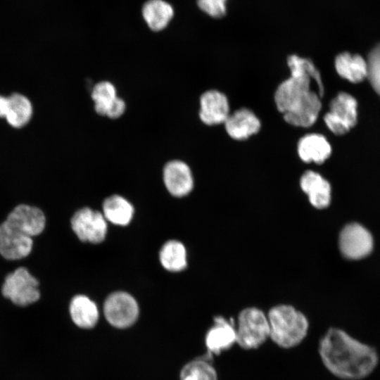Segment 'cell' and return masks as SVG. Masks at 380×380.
Masks as SVG:
<instances>
[{
	"label": "cell",
	"instance_id": "cell-1",
	"mask_svg": "<svg viewBox=\"0 0 380 380\" xmlns=\"http://www.w3.org/2000/svg\"><path fill=\"white\" fill-rule=\"evenodd\" d=\"M319 353L325 367L345 380H360L376 369L379 355L374 348L344 330L331 327L319 341Z\"/></svg>",
	"mask_w": 380,
	"mask_h": 380
},
{
	"label": "cell",
	"instance_id": "cell-2",
	"mask_svg": "<svg viewBox=\"0 0 380 380\" xmlns=\"http://www.w3.org/2000/svg\"><path fill=\"white\" fill-rule=\"evenodd\" d=\"M270 338L278 346L291 348L300 343L309 328L307 317L293 306L280 304L272 307L267 314Z\"/></svg>",
	"mask_w": 380,
	"mask_h": 380
},
{
	"label": "cell",
	"instance_id": "cell-3",
	"mask_svg": "<svg viewBox=\"0 0 380 380\" xmlns=\"http://www.w3.org/2000/svg\"><path fill=\"white\" fill-rule=\"evenodd\" d=\"M236 343L243 349L260 347L270 338L267 316L255 307L243 309L239 314L236 327Z\"/></svg>",
	"mask_w": 380,
	"mask_h": 380
},
{
	"label": "cell",
	"instance_id": "cell-4",
	"mask_svg": "<svg viewBox=\"0 0 380 380\" xmlns=\"http://www.w3.org/2000/svg\"><path fill=\"white\" fill-rule=\"evenodd\" d=\"M1 293L15 305L26 306L39 300V281L27 269L20 267L5 277Z\"/></svg>",
	"mask_w": 380,
	"mask_h": 380
},
{
	"label": "cell",
	"instance_id": "cell-5",
	"mask_svg": "<svg viewBox=\"0 0 380 380\" xmlns=\"http://www.w3.org/2000/svg\"><path fill=\"white\" fill-rule=\"evenodd\" d=\"M357 101L346 92L338 94L329 103V111L324 118L328 129L334 134L343 135L357 121Z\"/></svg>",
	"mask_w": 380,
	"mask_h": 380
},
{
	"label": "cell",
	"instance_id": "cell-6",
	"mask_svg": "<svg viewBox=\"0 0 380 380\" xmlns=\"http://www.w3.org/2000/svg\"><path fill=\"white\" fill-rule=\"evenodd\" d=\"M371 233L358 223L346 224L338 236V246L342 255L350 260H359L367 256L373 248Z\"/></svg>",
	"mask_w": 380,
	"mask_h": 380
},
{
	"label": "cell",
	"instance_id": "cell-7",
	"mask_svg": "<svg viewBox=\"0 0 380 380\" xmlns=\"http://www.w3.org/2000/svg\"><path fill=\"white\" fill-rule=\"evenodd\" d=\"M103 312L107 321L117 328H127L133 324L139 315V306L129 293L119 291L106 300Z\"/></svg>",
	"mask_w": 380,
	"mask_h": 380
},
{
	"label": "cell",
	"instance_id": "cell-8",
	"mask_svg": "<svg viewBox=\"0 0 380 380\" xmlns=\"http://www.w3.org/2000/svg\"><path fill=\"white\" fill-rule=\"evenodd\" d=\"M71 227L82 241L98 243L104 240L107 223L103 215L89 208L77 210L72 216Z\"/></svg>",
	"mask_w": 380,
	"mask_h": 380
},
{
	"label": "cell",
	"instance_id": "cell-9",
	"mask_svg": "<svg viewBox=\"0 0 380 380\" xmlns=\"http://www.w3.org/2000/svg\"><path fill=\"white\" fill-rule=\"evenodd\" d=\"M312 79L308 76L290 75L277 87L274 102L282 114L289 110L312 90Z\"/></svg>",
	"mask_w": 380,
	"mask_h": 380
},
{
	"label": "cell",
	"instance_id": "cell-10",
	"mask_svg": "<svg viewBox=\"0 0 380 380\" xmlns=\"http://www.w3.org/2000/svg\"><path fill=\"white\" fill-rule=\"evenodd\" d=\"M32 238L11 226L6 220L0 224V255L8 260L27 257L32 251Z\"/></svg>",
	"mask_w": 380,
	"mask_h": 380
},
{
	"label": "cell",
	"instance_id": "cell-11",
	"mask_svg": "<svg viewBox=\"0 0 380 380\" xmlns=\"http://www.w3.org/2000/svg\"><path fill=\"white\" fill-rule=\"evenodd\" d=\"M6 221L24 234L33 237L40 234L46 225V217L39 208L20 204L7 215Z\"/></svg>",
	"mask_w": 380,
	"mask_h": 380
},
{
	"label": "cell",
	"instance_id": "cell-12",
	"mask_svg": "<svg viewBox=\"0 0 380 380\" xmlns=\"http://www.w3.org/2000/svg\"><path fill=\"white\" fill-rule=\"evenodd\" d=\"M321 108V96L317 91L312 89L282 115L288 124L294 127L308 128L316 122Z\"/></svg>",
	"mask_w": 380,
	"mask_h": 380
},
{
	"label": "cell",
	"instance_id": "cell-13",
	"mask_svg": "<svg viewBox=\"0 0 380 380\" xmlns=\"http://www.w3.org/2000/svg\"><path fill=\"white\" fill-rule=\"evenodd\" d=\"M230 113L229 103L224 93L210 89L201 96L198 115L205 125L224 124Z\"/></svg>",
	"mask_w": 380,
	"mask_h": 380
},
{
	"label": "cell",
	"instance_id": "cell-14",
	"mask_svg": "<svg viewBox=\"0 0 380 380\" xmlns=\"http://www.w3.org/2000/svg\"><path fill=\"white\" fill-rule=\"evenodd\" d=\"M91 99L95 111L111 119L120 117L125 110V103L117 96L115 86L108 81L98 82L92 89Z\"/></svg>",
	"mask_w": 380,
	"mask_h": 380
},
{
	"label": "cell",
	"instance_id": "cell-15",
	"mask_svg": "<svg viewBox=\"0 0 380 380\" xmlns=\"http://www.w3.org/2000/svg\"><path fill=\"white\" fill-rule=\"evenodd\" d=\"M163 180L168 191L182 197L189 194L194 187V179L189 165L179 160L169 161L163 169Z\"/></svg>",
	"mask_w": 380,
	"mask_h": 380
},
{
	"label": "cell",
	"instance_id": "cell-16",
	"mask_svg": "<svg viewBox=\"0 0 380 380\" xmlns=\"http://www.w3.org/2000/svg\"><path fill=\"white\" fill-rule=\"evenodd\" d=\"M224 125L231 138L243 141L260 131L261 122L253 111L247 108H241L230 113Z\"/></svg>",
	"mask_w": 380,
	"mask_h": 380
},
{
	"label": "cell",
	"instance_id": "cell-17",
	"mask_svg": "<svg viewBox=\"0 0 380 380\" xmlns=\"http://www.w3.org/2000/svg\"><path fill=\"white\" fill-rule=\"evenodd\" d=\"M205 343L208 353L211 355H219L229 349L236 343L234 323L221 316L215 317L214 324L205 335Z\"/></svg>",
	"mask_w": 380,
	"mask_h": 380
},
{
	"label": "cell",
	"instance_id": "cell-18",
	"mask_svg": "<svg viewBox=\"0 0 380 380\" xmlns=\"http://www.w3.org/2000/svg\"><path fill=\"white\" fill-rule=\"evenodd\" d=\"M300 186L315 208L324 209L330 204L331 185L319 173L311 170L304 172L300 179Z\"/></svg>",
	"mask_w": 380,
	"mask_h": 380
},
{
	"label": "cell",
	"instance_id": "cell-19",
	"mask_svg": "<svg viewBox=\"0 0 380 380\" xmlns=\"http://www.w3.org/2000/svg\"><path fill=\"white\" fill-rule=\"evenodd\" d=\"M331 151L329 141L319 133L307 134L297 144L298 155L306 163L322 164L330 157Z\"/></svg>",
	"mask_w": 380,
	"mask_h": 380
},
{
	"label": "cell",
	"instance_id": "cell-20",
	"mask_svg": "<svg viewBox=\"0 0 380 380\" xmlns=\"http://www.w3.org/2000/svg\"><path fill=\"white\" fill-rule=\"evenodd\" d=\"M334 66L337 73L349 82L357 83L367 78V61L359 55L341 53L336 57Z\"/></svg>",
	"mask_w": 380,
	"mask_h": 380
},
{
	"label": "cell",
	"instance_id": "cell-21",
	"mask_svg": "<svg viewBox=\"0 0 380 380\" xmlns=\"http://www.w3.org/2000/svg\"><path fill=\"white\" fill-rule=\"evenodd\" d=\"M70 314L73 322L80 328L94 327L99 319L96 305L87 296L77 295L70 303Z\"/></svg>",
	"mask_w": 380,
	"mask_h": 380
},
{
	"label": "cell",
	"instance_id": "cell-22",
	"mask_svg": "<svg viewBox=\"0 0 380 380\" xmlns=\"http://www.w3.org/2000/svg\"><path fill=\"white\" fill-rule=\"evenodd\" d=\"M143 18L153 31L165 28L174 15L172 6L164 0H148L142 7Z\"/></svg>",
	"mask_w": 380,
	"mask_h": 380
},
{
	"label": "cell",
	"instance_id": "cell-23",
	"mask_svg": "<svg viewBox=\"0 0 380 380\" xmlns=\"http://www.w3.org/2000/svg\"><path fill=\"white\" fill-rule=\"evenodd\" d=\"M9 97V108L5 117L12 127L19 129L26 126L33 115V106L30 100L20 93H13Z\"/></svg>",
	"mask_w": 380,
	"mask_h": 380
},
{
	"label": "cell",
	"instance_id": "cell-24",
	"mask_svg": "<svg viewBox=\"0 0 380 380\" xmlns=\"http://www.w3.org/2000/svg\"><path fill=\"white\" fill-rule=\"evenodd\" d=\"M134 214L132 205L125 198L113 195L107 198L103 203V215L106 220L125 226L129 223Z\"/></svg>",
	"mask_w": 380,
	"mask_h": 380
},
{
	"label": "cell",
	"instance_id": "cell-25",
	"mask_svg": "<svg viewBox=\"0 0 380 380\" xmlns=\"http://www.w3.org/2000/svg\"><path fill=\"white\" fill-rule=\"evenodd\" d=\"M163 267L170 272H179L186 267V251L179 241L171 240L162 247L159 254Z\"/></svg>",
	"mask_w": 380,
	"mask_h": 380
},
{
	"label": "cell",
	"instance_id": "cell-26",
	"mask_svg": "<svg viewBox=\"0 0 380 380\" xmlns=\"http://www.w3.org/2000/svg\"><path fill=\"white\" fill-rule=\"evenodd\" d=\"M287 65L291 75H305L310 77L316 83L318 94L321 97L323 96L324 85L321 75L310 59L292 54L287 58Z\"/></svg>",
	"mask_w": 380,
	"mask_h": 380
},
{
	"label": "cell",
	"instance_id": "cell-27",
	"mask_svg": "<svg viewBox=\"0 0 380 380\" xmlns=\"http://www.w3.org/2000/svg\"><path fill=\"white\" fill-rule=\"evenodd\" d=\"M211 354L198 357L184 365L180 376L191 375L196 380H217V374L210 362Z\"/></svg>",
	"mask_w": 380,
	"mask_h": 380
},
{
	"label": "cell",
	"instance_id": "cell-28",
	"mask_svg": "<svg viewBox=\"0 0 380 380\" xmlns=\"http://www.w3.org/2000/svg\"><path fill=\"white\" fill-rule=\"evenodd\" d=\"M366 61L367 78L374 91L380 95V44L370 51Z\"/></svg>",
	"mask_w": 380,
	"mask_h": 380
},
{
	"label": "cell",
	"instance_id": "cell-29",
	"mask_svg": "<svg viewBox=\"0 0 380 380\" xmlns=\"http://www.w3.org/2000/svg\"><path fill=\"white\" fill-rule=\"evenodd\" d=\"M227 0H197L198 8L212 18H222L226 14Z\"/></svg>",
	"mask_w": 380,
	"mask_h": 380
},
{
	"label": "cell",
	"instance_id": "cell-30",
	"mask_svg": "<svg viewBox=\"0 0 380 380\" xmlns=\"http://www.w3.org/2000/svg\"><path fill=\"white\" fill-rule=\"evenodd\" d=\"M9 108V97L0 94V118H5Z\"/></svg>",
	"mask_w": 380,
	"mask_h": 380
},
{
	"label": "cell",
	"instance_id": "cell-31",
	"mask_svg": "<svg viewBox=\"0 0 380 380\" xmlns=\"http://www.w3.org/2000/svg\"><path fill=\"white\" fill-rule=\"evenodd\" d=\"M181 380H196L191 375H184L180 376Z\"/></svg>",
	"mask_w": 380,
	"mask_h": 380
}]
</instances>
